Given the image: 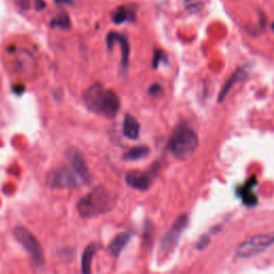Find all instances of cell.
I'll list each match as a JSON object with an SVG mask.
<instances>
[{
  "instance_id": "ac0fdd59",
  "label": "cell",
  "mask_w": 274,
  "mask_h": 274,
  "mask_svg": "<svg viewBox=\"0 0 274 274\" xmlns=\"http://www.w3.org/2000/svg\"><path fill=\"white\" fill-rule=\"evenodd\" d=\"M50 27L69 30L72 26H71V21H70L69 15L66 12H60L58 15H56L52 19V22H50Z\"/></svg>"
},
{
  "instance_id": "4316f807",
  "label": "cell",
  "mask_w": 274,
  "mask_h": 274,
  "mask_svg": "<svg viewBox=\"0 0 274 274\" xmlns=\"http://www.w3.org/2000/svg\"><path fill=\"white\" fill-rule=\"evenodd\" d=\"M271 28H272V30H273V32H274V23L272 24V26H271Z\"/></svg>"
},
{
  "instance_id": "ffe728a7",
  "label": "cell",
  "mask_w": 274,
  "mask_h": 274,
  "mask_svg": "<svg viewBox=\"0 0 274 274\" xmlns=\"http://www.w3.org/2000/svg\"><path fill=\"white\" fill-rule=\"evenodd\" d=\"M14 4L23 12H26L30 9V0H14Z\"/></svg>"
},
{
  "instance_id": "7c38bea8",
  "label": "cell",
  "mask_w": 274,
  "mask_h": 274,
  "mask_svg": "<svg viewBox=\"0 0 274 274\" xmlns=\"http://www.w3.org/2000/svg\"><path fill=\"white\" fill-rule=\"evenodd\" d=\"M132 237H133V232H131V231H124V232L118 233V235L111 240V242L108 246V250L111 255H113L114 257H118L121 254V252L127 248Z\"/></svg>"
},
{
  "instance_id": "3957f363",
  "label": "cell",
  "mask_w": 274,
  "mask_h": 274,
  "mask_svg": "<svg viewBox=\"0 0 274 274\" xmlns=\"http://www.w3.org/2000/svg\"><path fill=\"white\" fill-rule=\"evenodd\" d=\"M198 147V136L188 127L178 128L171 135L167 148L170 154L178 160L191 158Z\"/></svg>"
},
{
  "instance_id": "7402d4cb",
  "label": "cell",
  "mask_w": 274,
  "mask_h": 274,
  "mask_svg": "<svg viewBox=\"0 0 274 274\" xmlns=\"http://www.w3.org/2000/svg\"><path fill=\"white\" fill-rule=\"evenodd\" d=\"M210 243V238L208 236H202L200 238V240L198 241L197 246H196V249L197 250H204L208 247V245Z\"/></svg>"
},
{
  "instance_id": "5b68a950",
  "label": "cell",
  "mask_w": 274,
  "mask_h": 274,
  "mask_svg": "<svg viewBox=\"0 0 274 274\" xmlns=\"http://www.w3.org/2000/svg\"><path fill=\"white\" fill-rule=\"evenodd\" d=\"M272 246H274V232L261 233V235L254 236L243 241L236 249L235 254L238 258H252L259 255L260 253L265 252Z\"/></svg>"
},
{
  "instance_id": "484cf974",
  "label": "cell",
  "mask_w": 274,
  "mask_h": 274,
  "mask_svg": "<svg viewBox=\"0 0 274 274\" xmlns=\"http://www.w3.org/2000/svg\"><path fill=\"white\" fill-rule=\"evenodd\" d=\"M185 2H186L187 4H189V3H191V2H193V0H185Z\"/></svg>"
},
{
  "instance_id": "277c9868",
  "label": "cell",
  "mask_w": 274,
  "mask_h": 274,
  "mask_svg": "<svg viewBox=\"0 0 274 274\" xmlns=\"http://www.w3.org/2000/svg\"><path fill=\"white\" fill-rule=\"evenodd\" d=\"M13 235L16 241L24 248V250L29 254V256L33 258L35 265L40 269L44 268V253L41 245H40L34 233L26 227L16 226L13 229Z\"/></svg>"
},
{
  "instance_id": "9c48e42d",
  "label": "cell",
  "mask_w": 274,
  "mask_h": 274,
  "mask_svg": "<svg viewBox=\"0 0 274 274\" xmlns=\"http://www.w3.org/2000/svg\"><path fill=\"white\" fill-rule=\"evenodd\" d=\"M158 168L156 166L147 171H141L137 169L130 170L126 175L127 185L138 191H147L152 186V182L158 172Z\"/></svg>"
},
{
  "instance_id": "44dd1931",
  "label": "cell",
  "mask_w": 274,
  "mask_h": 274,
  "mask_svg": "<svg viewBox=\"0 0 274 274\" xmlns=\"http://www.w3.org/2000/svg\"><path fill=\"white\" fill-rule=\"evenodd\" d=\"M161 93H162V87L159 84L151 85L148 89V95L151 97H158L161 95Z\"/></svg>"
},
{
  "instance_id": "8fae6325",
  "label": "cell",
  "mask_w": 274,
  "mask_h": 274,
  "mask_svg": "<svg viewBox=\"0 0 274 274\" xmlns=\"http://www.w3.org/2000/svg\"><path fill=\"white\" fill-rule=\"evenodd\" d=\"M257 184L258 181L256 177L253 176L246 181V184L241 185L237 190V194L239 198H241L242 202L247 207H254L255 205H257L258 197L253 191L254 188L257 186Z\"/></svg>"
},
{
  "instance_id": "52a82bcc",
  "label": "cell",
  "mask_w": 274,
  "mask_h": 274,
  "mask_svg": "<svg viewBox=\"0 0 274 274\" xmlns=\"http://www.w3.org/2000/svg\"><path fill=\"white\" fill-rule=\"evenodd\" d=\"M188 216L184 215L179 217L170 229L166 232V235L163 237L161 241V252H163L165 254L170 253L171 251H174V249L177 247L178 242L180 240V237L182 233H184L185 229L188 226Z\"/></svg>"
},
{
  "instance_id": "603a6c76",
  "label": "cell",
  "mask_w": 274,
  "mask_h": 274,
  "mask_svg": "<svg viewBox=\"0 0 274 274\" xmlns=\"http://www.w3.org/2000/svg\"><path fill=\"white\" fill-rule=\"evenodd\" d=\"M35 7L37 11H42V10L45 9L46 4L44 0H35Z\"/></svg>"
},
{
  "instance_id": "9a60e30c",
  "label": "cell",
  "mask_w": 274,
  "mask_h": 274,
  "mask_svg": "<svg viewBox=\"0 0 274 274\" xmlns=\"http://www.w3.org/2000/svg\"><path fill=\"white\" fill-rule=\"evenodd\" d=\"M100 250V246L98 243H90L84 250L82 255V272L84 274H88L91 272V266H93L94 257L97 252Z\"/></svg>"
},
{
  "instance_id": "2e32d148",
  "label": "cell",
  "mask_w": 274,
  "mask_h": 274,
  "mask_svg": "<svg viewBox=\"0 0 274 274\" xmlns=\"http://www.w3.org/2000/svg\"><path fill=\"white\" fill-rule=\"evenodd\" d=\"M245 77H246V72H245V70H243V69H238V70L236 71V72L233 73V74L228 78V80L225 83V85L223 86V88H222V90H221V93H220V95H219V99H218L219 103H222L223 101L225 100V98H226V96L228 95V93L230 91V89H231L233 86H235L238 82H240L241 79L245 78Z\"/></svg>"
},
{
  "instance_id": "7a4b0ae2",
  "label": "cell",
  "mask_w": 274,
  "mask_h": 274,
  "mask_svg": "<svg viewBox=\"0 0 274 274\" xmlns=\"http://www.w3.org/2000/svg\"><path fill=\"white\" fill-rule=\"evenodd\" d=\"M116 196L105 187L99 186L80 198L76 209L78 215L84 219L103 216L116 206Z\"/></svg>"
},
{
  "instance_id": "30bf717a",
  "label": "cell",
  "mask_w": 274,
  "mask_h": 274,
  "mask_svg": "<svg viewBox=\"0 0 274 274\" xmlns=\"http://www.w3.org/2000/svg\"><path fill=\"white\" fill-rule=\"evenodd\" d=\"M116 43H118L121 48V70H123V72H126L129 66V58H130L129 40L125 35L111 32L106 37V45L110 52L113 50L114 45Z\"/></svg>"
},
{
  "instance_id": "8992f818",
  "label": "cell",
  "mask_w": 274,
  "mask_h": 274,
  "mask_svg": "<svg viewBox=\"0 0 274 274\" xmlns=\"http://www.w3.org/2000/svg\"><path fill=\"white\" fill-rule=\"evenodd\" d=\"M83 181L76 172L67 166H58L46 175V185L50 189H77Z\"/></svg>"
},
{
  "instance_id": "cb8c5ba5",
  "label": "cell",
  "mask_w": 274,
  "mask_h": 274,
  "mask_svg": "<svg viewBox=\"0 0 274 274\" xmlns=\"http://www.w3.org/2000/svg\"><path fill=\"white\" fill-rule=\"evenodd\" d=\"M12 90L14 91V93L17 95V96H21L24 91H25V87L23 85H18V86H14L12 88Z\"/></svg>"
},
{
  "instance_id": "e0dca14e",
  "label": "cell",
  "mask_w": 274,
  "mask_h": 274,
  "mask_svg": "<svg viewBox=\"0 0 274 274\" xmlns=\"http://www.w3.org/2000/svg\"><path fill=\"white\" fill-rule=\"evenodd\" d=\"M150 154V148L147 146H136L128 150L126 154L123 156V159L128 162L132 161H138L141 159H145Z\"/></svg>"
},
{
  "instance_id": "ba28073f",
  "label": "cell",
  "mask_w": 274,
  "mask_h": 274,
  "mask_svg": "<svg viewBox=\"0 0 274 274\" xmlns=\"http://www.w3.org/2000/svg\"><path fill=\"white\" fill-rule=\"evenodd\" d=\"M66 157L72 169L76 172L77 176L83 181V184L87 185L90 182V171L87 165V161L77 147H70L66 151Z\"/></svg>"
},
{
  "instance_id": "6da1fadb",
  "label": "cell",
  "mask_w": 274,
  "mask_h": 274,
  "mask_svg": "<svg viewBox=\"0 0 274 274\" xmlns=\"http://www.w3.org/2000/svg\"><path fill=\"white\" fill-rule=\"evenodd\" d=\"M83 102L91 113L114 119L120 109V99L111 89H105L101 83H95L83 94Z\"/></svg>"
},
{
  "instance_id": "d6986e66",
  "label": "cell",
  "mask_w": 274,
  "mask_h": 274,
  "mask_svg": "<svg viewBox=\"0 0 274 274\" xmlns=\"http://www.w3.org/2000/svg\"><path fill=\"white\" fill-rule=\"evenodd\" d=\"M162 63H167V58L163 50L156 49L154 59H152V68H154V70H157Z\"/></svg>"
},
{
  "instance_id": "5bb4252c",
  "label": "cell",
  "mask_w": 274,
  "mask_h": 274,
  "mask_svg": "<svg viewBox=\"0 0 274 274\" xmlns=\"http://www.w3.org/2000/svg\"><path fill=\"white\" fill-rule=\"evenodd\" d=\"M123 133L129 139H137L140 134V125L138 120L131 114H127L125 116Z\"/></svg>"
},
{
  "instance_id": "d4e9b609",
  "label": "cell",
  "mask_w": 274,
  "mask_h": 274,
  "mask_svg": "<svg viewBox=\"0 0 274 274\" xmlns=\"http://www.w3.org/2000/svg\"><path fill=\"white\" fill-rule=\"evenodd\" d=\"M55 3L58 5H72V0H55Z\"/></svg>"
},
{
  "instance_id": "4fadbf2b",
  "label": "cell",
  "mask_w": 274,
  "mask_h": 274,
  "mask_svg": "<svg viewBox=\"0 0 274 274\" xmlns=\"http://www.w3.org/2000/svg\"><path fill=\"white\" fill-rule=\"evenodd\" d=\"M136 8L134 6H121L117 8L113 15H111V19H113L114 24L120 25L125 22H133L135 21L136 15Z\"/></svg>"
}]
</instances>
